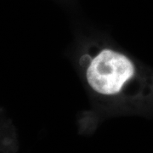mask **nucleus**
Returning a JSON list of instances; mask_svg holds the SVG:
<instances>
[{
  "instance_id": "obj_1",
  "label": "nucleus",
  "mask_w": 153,
  "mask_h": 153,
  "mask_svg": "<svg viewBox=\"0 0 153 153\" xmlns=\"http://www.w3.org/2000/svg\"><path fill=\"white\" fill-rule=\"evenodd\" d=\"M68 56L89 100L78 115L82 131L114 117L153 116V69L120 45L103 36L80 37Z\"/></svg>"
}]
</instances>
